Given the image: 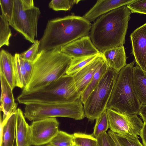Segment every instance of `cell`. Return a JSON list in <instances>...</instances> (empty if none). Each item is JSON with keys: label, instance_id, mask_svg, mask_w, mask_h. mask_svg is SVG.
I'll use <instances>...</instances> for the list:
<instances>
[{"label": "cell", "instance_id": "cell-1", "mask_svg": "<svg viewBox=\"0 0 146 146\" xmlns=\"http://www.w3.org/2000/svg\"><path fill=\"white\" fill-rule=\"evenodd\" d=\"M131 13L127 5L123 6L100 16L92 24L90 37L100 52L123 46Z\"/></svg>", "mask_w": 146, "mask_h": 146}, {"label": "cell", "instance_id": "cell-2", "mask_svg": "<svg viewBox=\"0 0 146 146\" xmlns=\"http://www.w3.org/2000/svg\"><path fill=\"white\" fill-rule=\"evenodd\" d=\"M92 25L83 17L73 15L48 20L39 40L38 52L60 49L77 39L88 36Z\"/></svg>", "mask_w": 146, "mask_h": 146}, {"label": "cell", "instance_id": "cell-3", "mask_svg": "<svg viewBox=\"0 0 146 146\" xmlns=\"http://www.w3.org/2000/svg\"><path fill=\"white\" fill-rule=\"evenodd\" d=\"M72 59L60 49L39 52L30 78L22 92L37 90L56 81L66 74Z\"/></svg>", "mask_w": 146, "mask_h": 146}, {"label": "cell", "instance_id": "cell-4", "mask_svg": "<svg viewBox=\"0 0 146 146\" xmlns=\"http://www.w3.org/2000/svg\"><path fill=\"white\" fill-rule=\"evenodd\" d=\"M80 94L72 75L65 74L56 81L40 89L21 92L17 99L24 104L31 103L69 102L80 99Z\"/></svg>", "mask_w": 146, "mask_h": 146}, {"label": "cell", "instance_id": "cell-5", "mask_svg": "<svg viewBox=\"0 0 146 146\" xmlns=\"http://www.w3.org/2000/svg\"><path fill=\"white\" fill-rule=\"evenodd\" d=\"M135 61L127 64L118 73L106 109H111L123 113L139 115L141 106L133 85Z\"/></svg>", "mask_w": 146, "mask_h": 146}, {"label": "cell", "instance_id": "cell-6", "mask_svg": "<svg viewBox=\"0 0 146 146\" xmlns=\"http://www.w3.org/2000/svg\"><path fill=\"white\" fill-rule=\"evenodd\" d=\"M25 105L24 115L30 121L56 117L81 120L85 117L83 106L80 99L69 102L31 103Z\"/></svg>", "mask_w": 146, "mask_h": 146}, {"label": "cell", "instance_id": "cell-7", "mask_svg": "<svg viewBox=\"0 0 146 146\" xmlns=\"http://www.w3.org/2000/svg\"><path fill=\"white\" fill-rule=\"evenodd\" d=\"M118 73L109 68L83 104L85 117L93 121L106 110Z\"/></svg>", "mask_w": 146, "mask_h": 146}, {"label": "cell", "instance_id": "cell-8", "mask_svg": "<svg viewBox=\"0 0 146 146\" xmlns=\"http://www.w3.org/2000/svg\"><path fill=\"white\" fill-rule=\"evenodd\" d=\"M13 17L9 25L33 43L37 36L38 21L41 12L36 7L27 10L23 7L21 0H14Z\"/></svg>", "mask_w": 146, "mask_h": 146}, {"label": "cell", "instance_id": "cell-9", "mask_svg": "<svg viewBox=\"0 0 146 146\" xmlns=\"http://www.w3.org/2000/svg\"><path fill=\"white\" fill-rule=\"evenodd\" d=\"M106 111L111 131L130 138H139L143 123L137 115L123 113L111 109Z\"/></svg>", "mask_w": 146, "mask_h": 146}, {"label": "cell", "instance_id": "cell-10", "mask_svg": "<svg viewBox=\"0 0 146 146\" xmlns=\"http://www.w3.org/2000/svg\"><path fill=\"white\" fill-rule=\"evenodd\" d=\"M59 124L56 117L33 121L30 125L31 145L40 146L48 143L59 131Z\"/></svg>", "mask_w": 146, "mask_h": 146}, {"label": "cell", "instance_id": "cell-11", "mask_svg": "<svg viewBox=\"0 0 146 146\" xmlns=\"http://www.w3.org/2000/svg\"><path fill=\"white\" fill-rule=\"evenodd\" d=\"M131 54L136 64L146 72V23L135 29L130 35Z\"/></svg>", "mask_w": 146, "mask_h": 146}, {"label": "cell", "instance_id": "cell-12", "mask_svg": "<svg viewBox=\"0 0 146 146\" xmlns=\"http://www.w3.org/2000/svg\"><path fill=\"white\" fill-rule=\"evenodd\" d=\"M60 50L73 58L97 55L100 53L88 36L83 37L62 47Z\"/></svg>", "mask_w": 146, "mask_h": 146}, {"label": "cell", "instance_id": "cell-13", "mask_svg": "<svg viewBox=\"0 0 146 146\" xmlns=\"http://www.w3.org/2000/svg\"><path fill=\"white\" fill-rule=\"evenodd\" d=\"M106 62L102 52L83 68L72 75L77 90L80 94L97 71Z\"/></svg>", "mask_w": 146, "mask_h": 146}, {"label": "cell", "instance_id": "cell-14", "mask_svg": "<svg viewBox=\"0 0 146 146\" xmlns=\"http://www.w3.org/2000/svg\"><path fill=\"white\" fill-rule=\"evenodd\" d=\"M1 86L0 110L3 115L1 121L5 122L10 116L15 113L17 104L15 103L13 93V90L3 74L0 73Z\"/></svg>", "mask_w": 146, "mask_h": 146}, {"label": "cell", "instance_id": "cell-15", "mask_svg": "<svg viewBox=\"0 0 146 146\" xmlns=\"http://www.w3.org/2000/svg\"><path fill=\"white\" fill-rule=\"evenodd\" d=\"M134 0H98L83 17L90 22L98 17L123 6L127 5Z\"/></svg>", "mask_w": 146, "mask_h": 146}, {"label": "cell", "instance_id": "cell-16", "mask_svg": "<svg viewBox=\"0 0 146 146\" xmlns=\"http://www.w3.org/2000/svg\"><path fill=\"white\" fill-rule=\"evenodd\" d=\"M15 113L16 146H31L32 145L30 125L26 122L21 109H17Z\"/></svg>", "mask_w": 146, "mask_h": 146}, {"label": "cell", "instance_id": "cell-17", "mask_svg": "<svg viewBox=\"0 0 146 146\" xmlns=\"http://www.w3.org/2000/svg\"><path fill=\"white\" fill-rule=\"evenodd\" d=\"M109 68L114 70L117 73L126 65V56L123 46L107 50L102 52Z\"/></svg>", "mask_w": 146, "mask_h": 146}, {"label": "cell", "instance_id": "cell-18", "mask_svg": "<svg viewBox=\"0 0 146 146\" xmlns=\"http://www.w3.org/2000/svg\"><path fill=\"white\" fill-rule=\"evenodd\" d=\"M14 63V56L5 50H1L0 54V73L3 75L13 90L16 87Z\"/></svg>", "mask_w": 146, "mask_h": 146}, {"label": "cell", "instance_id": "cell-19", "mask_svg": "<svg viewBox=\"0 0 146 146\" xmlns=\"http://www.w3.org/2000/svg\"><path fill=\"white\" fill-rule=\"evenodd\" d=\"M133 88L141 106L146 105V72L136 64L133 68Z\"/></svg>", "mask_w": 146, "mask_h": 146}, {"label": "cell", "instance_id": "cell-20", "mask_svg": "<svg viewBox=\"0 0 146 146\" xmlns=\"http://www.w3.org/2000/svg\"><path fill=\"white\" fill-rule=\"evenodd\" d=\"M16 117L12 114L4 123L0 121V146H14L15 140Z\"/></svg>", "mask_w": 146, "mask_h": 146}, {"label": "cell", "instance_id": "cell-21", "mask_svg": "<svg viewBox=\"0 0 146 146\" xmlns=\"http://www.w3.org/2000/svg\"><path fill=\"white\" fill-rule=\"evenodd\" d=\"M14 72L16 87L24 89L28 82L30 77L24 65L23 59L20 54L16 53L14 56Z\"/></svg>", "mask_w": 146, "mask_h": 146}, {"label": "cell", "instance_id": "cell-22", "mask_svg": "<svg viewBox=\"0 0 146 146\" xmlns=\"http://www.w3.org/2000/svg\"><path fill=\"white\" fill-rule=\"evenodd\" d=\"M108 68L105 62L97 71L86 87L80 95V99L84 104L88 96L98 84Z\"/></svg>", "mask_w": 146, "mask_h": 146}, {"label": "cell", "instance_id": "cell-23", "mask_svg": "<svg viewBox=\"0 0 146 146\" xmlns=\"http://www.w3.org/2000/svg\"><path fill=\"white\" fill-rule=\"evenodd\" d=\"M73 134L59 131L48 144L51 146H72L74 145Z\"/></svg>", "mask_w": 146, "mask_h": 146}, {"label": "cell", "instance_id": "cell-24", "mask_svg": "<svg viewBox=\"0 0 146 146\" xmlns=\"http://www.w3.org/2000/svg\"><path fill=\"white\" fill-rule=\"evenodd\" d=\"M98 54L73 58L66 74L70 75H73L93 60Z\"/></svg>", "mask_w": 146, "mask_h": 146}, {"label": "cell", "instance_id": "cell-25", "mask_svg": "<svg viewBox=\"0 0 146 146\" xmlns=\"http://www.w3.org/2000/svg\"><path fill=\"white\" fill-rule=\"evenodd\" d=\"M9 23L2 15H0V48L4 45L7 46L10 44L9 39L12 36L9 27Z\"/></svg>", "mask_w": 146, "mask_h": 146}, {"label": "cell", "instance_id": "cell-26", "mask_svg": "<svg viewBox=\"0 0 146 146\" xmlns=\"http://www.w3.org/2000/svg\"><path fill=\"white\" fill-rule=\"evenodd\" d=\"M92 135L97 138L101 134L106 132L109 125L106 110L96 119Z\"/></svg>", "mask_w": 146, "mask_h": 146}, {"label": "cell", "instance_id": "cell-27", "mask_svg": "<svg viewBox=\"0 0 146 146\" xmlns=\"http://www.w3.org/2000/svg\"><path fill=\"white\" fill-rule=\"evenodd\" d=\"M73 135L75 146H96L97 139L92 135L81 133H75Z\"/></svg>", "mask_w": 146, "mask_h": 146}, {"label": "cell", "instance_id": "cell-28", "mask_svg": "<svg viewBox=\"0 0 146 146\" xmlns=\"http://www.w3.org/2000/svg\"><path fill=\"white\" fill-rule=\"evenodd\" d=\"M81 0H52L49 3V7L55 11L70 10L76 4Z\"/></svg>", "mask_w": 146, "mask_h": 146}, {"label": "cell", "instance_id": "cell-29", "mask_svg": "<svg viewBox=\"0 0 146 146\" xmlns=\"http://www.w3.org/2000/svg\"><path fill=\"white\" fill-rule=\"evenodd\" d=\"M0 4L1 15L10 22L13 15L14 0H0Z\"/></svg>", "mask_w": 146, "mask_h": 146}, {"label": "cell", "instance_id": "cell-30", "mask_svg": "<svg viewBox=\"0 0 146 146\" xmlns=\"http://www.w3.org/2000/svg\"><path fill=\"white\" fill-rule=\"evenodd\" d=\"M40 42L36 40L31 46L27 50L20 54L24 60L33 62L38 53Z\"/></svg>", "mask_w": 146, "mask_h": 146}, {"label": "cell", "instance_id": "cell-31", "mask_svg": "<svg viewBox=\"0 0 146 146\" xmlns=\"http://www.w3.org/2000/svg\"><path fill=\"white\" fill-rule=\"evenodd\" d=\"M127 7L132 13L146 14V0H134Z\"/></svg>", "mask_w": 146, "mask_h": 146}, {"label": "cell", "instance_id": "cell-32", "mask_svg": "<svg viewBox=\"0 0 146 146\" xmlns=\"http://www.w3.org/2000/svg\"><path fill=\"white\" fill-rule=\"evenodd\" d=\"M115 137L120 146H144L138 138L127 137L114 133Z\"/></svg>", "mask_w": 146, "mask_h": 146}, {"label": "cell", "instance_id": "cell-33", "mask_svg": "<svg viewBox=\"0 0 146 146\" xmlns=\"http://www.w3.org/2000/svg\"><path fill=\"white\" fill-rule=\"evenodd\" d=\"M96 138V146H116L113 139L106 132L101 134Z\"/></svg>", "mask_w": 146, "mask_h": 146}, {"label": "cell", "instance_id": "cell-34", "mask_svg": "<svg viewBox=\"0 0 146 146\" xmlns=\"http://www.w3.org/2000/svg\"><path fill=\"white\" fill-rule=\"evenodd\" d=\"M23 62L27 73L31 78L33 70V62L24 59Z\"/></svg>", "mask_w": 146, "mask_h": 146}, {"label": "cell", "instance_id": "cell-35", "mask_svg": "<svg viewBox=\"0 0 146 146\" xmlns=\"http://www.w3.org/2000/svg\"><path fill=\"white\" fill-rule=\"evenodd\" d=\"M23 7L25 10H29L34 8L35 6L33 0H21Z\"/></svg>", "mask_w": 146, "mask_h": 146}, {"label": "cell", "instance_id": "cell-36", "mask_svg": "<svg viewBox=\"0 0 146 146\" xmlns=\"http://www.w3.org/2000/svg\"><path fill=\"white\" fill-rule=\"evenodd\" d=\"M141 137L144 146H146V123L143 122V125L141 130Z\"/></svg>", "mask_w": 146, "mask_h": 146}, {"label": "cell", "instance_id": "cell-37", "mask_svg": "<svg viewBox=\"0 0 146 146\" xmlns=\"http://www.w3.org/2000/svg\"><path fill=\"white\" fill-rule=\"evenodd\" d=\"M139 115L143 119V122L146 123V105L141 107Z\"/></svg>", "mask_w": 146, "mask_h": 146}, {"label": "cell", "instance_id": "cell-38", "mask_svg": "<svg viewBox=\"0 0 146 146\" xmlns=\"http://www.w3.org/2000/svg\"><path fill=\"white\" fill-rule=\"evenodd\" d=\"M45 146H50V145H48V144L47 145H45Z\"/></svg>", "mask_w": 146, "mask_h": 146}, {"label": "cell", "instance_id": "cell-39", "mask_svg": "<svg viewBox=\"0 0 146 146\" xmlns=\"http://www.w3.org/2000/svg\"><path fill=\"white\" fill-rule=\"evenodd\" d=\"M72 146H75V145H73Z\"/></svg>", "mask_w": 146, "mask_h": 146}]
</instances>
